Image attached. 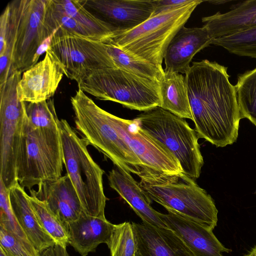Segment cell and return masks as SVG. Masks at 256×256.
<instances>
[{
    "label": "cell",
    "mask_w": 256,
    "mask_h": 256,
    "mask_svg": "<svg viewBox=\"0 0 256 256\" xmlns=\"http://www.w3.org/2000/svg\"><path fill=\"white\" fill-rule=\"evenodd\" d=\"M0 248L8 256H40L32 244L25 242L0 225Z\"/></svg>",
    "instance_id": "32"
},
{
    "label": "cell",
    "mask_w": 256,
    "mask_h": 256,
    "mask_svg": "<svg viewBox=\"0 0 256 256\" xmlns=\"http://www.w3.org/2000/svg\"><path fill=\"white\" fill-rule=\"evenodd\" d=\"M212 38L204 25L201 28L182 26L169 43L164 56L166 70L186 74L195 54L212 44Z\"/></svg>",
    "instance_id": "18"
},
{
    "label": "cell",
    "mask_w": 256,
    "mask_h": 256,
    "mask_svg": "<svg viewBox=\"0 0 256 256\" xmlns=\"http://www.w3.org/2000/svg\"><path fill=\"white\" fill-rule=\"evenodd\" d=\"M54 248L56 256H69L66 248L58 244H56Z\"/></svg>",
    "instance_id": "35"
},
{
    "label": "cell",
    "mask_w": 256,
    "mask_h": 256,
    "mask_svg": "<svg viewBox=\"0 0 256 256\" xmlns=\"http://www.w3.org/2000/svg\"><path fill=\"white\" fill-rule=\"evenodd\" d=\"M112 118L118 131L140 159L144 170L166 174L182 172L178 160L162 144L144 132L134 120H126L112 114Z\"/></svg>",
    "instance_id": "12"
},
{
    "label": "cell",
    "mask_w": 256,
    "mask_h": 256,
    "mask_svg": "<svg viewBox=\"0 0 256 256\" xmlns=\"http://www.w3.org/2000/svg\"><path fill=\"white\" fill-rule=\"evenodd\" d=\"M54 4L82 25L94 38L104 42L116 31L114 28L88 10L80 0H52Z\"/></svg>",
    "instance_id": "24"
},
{
    "label": "cell",
    "mask_w": 256,
    "mask_h": 256,
    "mask_svg": "<svg viewBox=\"0 0 256 256\" xmlns=\"http://www.w3.org/2000/svg\"><path fill=\"white\" fill-rule=\"evenodd\" d=\"M90 12L116 30L132 29L151 17L154 0H80Z\"/></svg>",
    "instance_id": "13"
},
{
    "label": "cell",
    "mask_w": 256,
    "mask_h": 256,
    "mask_svg": "<svg viewBox=\"0 0 256 256\" xmlns=\"http://www.w3.org/2000/svg\"><path fill=\"white\" fill-rule=\"evenodd\" d=\"M212 44L221 46L231 54L256 59V26L214 38Z\"/></svg>",
    "instance_id": "28"
},
{
    "label": "cell",
    "mask_w": 256,
    "mask_h": 256,
    "mask_svg": "<svg viewBox=\"0 0 256 256\" xmlns=\"http://www.w3.org/2000/svg\"><path fill=\"white\" fill-rule=\"evenodd\" d=\"M136 245L134 256H194L172 230L147 222H132Z\"/></svg>",
    "instance_id": "16"
},
{
    "label": "cell",
    "mask_w": 256,
    "mask_h": 256,
    "mask_svg": "<svg viewBox=\"0 0 256 256\" xmlns=\"http://www.w3.org/2000/svg\"><path fill=\"white\" fill-rule=\"evenodd\" d=\"M44 23L50 36L52 34L70 35L95 40L94 37L77 21L56 6L52 0H49Z\"/></svg>",
    "instance_id": "25"
},
{
    "label": "cell",
    "mask_w": 256,
    "mask_h": 256,
    "mask_svg": "<svg viewBox=\"0 0 256 256\" xmlns=\"http://www.w3.org/2000/svg\"><path fill=\"white\" fill-rule=\"evenodd\" d=\"M28 122L35 128L59 130V122L53 99L26 104Z\"/></svg>",
    "instance_id": "29"
},
{
    "label": "cell",
    "mask_w": 256,
    "mask_h": 256,
    "mask_svg": "<svg viewBox=\"0 0 256 256\" xmlns=\"http://www.w3.org/2000/svg\"><path fill=\"white\" fill-rule=\"evenodd\" d=\"M106 244L111 256H134L136 245L132 224L126 222L114 224Z\"/></svg>",
    "instance_id": "30"
},
{
    "label": "cell",
    "mask_w": 256,
    "mask_h": 256,
    "mask_svg": "<svg viewBox=\"0 0 256 256\" xmlns=\"http://www.w3.org/2000/svg\"><path fill=\"white\" fill-rule=\"evenodd\" d=\"M21 74L12 72L0 86V180L8 190L18 183L16 160L26 116V102L17 94Z\"/></svg>",
    "instance_id": "10"
},
{
    "label": "cell",
    "mask_w": 256,
    "mask_h": 256,
    "mask_svg": "<svg viewBox=\"0 0 256 256\" xmlns=\"http://www.w3.org/2000/svg\"><path fill=\"white\" fill-rule=\"evenodd\" d=\"M140 128L166 148L179 162L182 172L196 179L204 165L198 138L184 118L157 106L134 120Z\"/></svg>",
    "instance_id": "6"
},
{
    "label": "cell",
    "mask_w": 256,
    "mask_h": 256,
    "mask_svg": "<svg viewBox=\"0 0 256 256\" xmlns=\"http://www.w3.org/2000/svg\"><path fill=\"white\" fill-rule=\"evenodd\" d=\"M64 75L60 64L46 52L42 60L24 72L17 86L18 98L28 102L50 99Z\"/></svg>",
    "instance_id": "14"
},
{
    "label": "cell",
    "mask_w": 256,
    "mask_h": 256,
    "mask_svg": "<svg viewBox=\"0 0 256 256\" xmlns=\"http://www.w3.org/2000/svg\"><path fill=\"white\" fill-rule=\"evenodd\" d=\"M140 185L148 197L166 210H174L214 230L218 210L211 196L182 172L166 174L145 169Z\"/></svg>",
    "instance_id": "2"
},
{
    "label": "cell",
    "mask_w": 256,
    "mask_h": 256,
    "mask_svg": "<svg viewBox=\"0 0 256 256\" xmlns=\"http://www.w3.org/2000/svg\"><path fill=\"white\" fill-rule=\"evenodd\" d=\"M49 0H15L10 8L6 46L12 52V72H24L37 63V51L50 36L44 23Z\"/></svg>",
    "instance_id": "9"
},
{
    "label": "cell",
    "mask_w": 256,
    "mask_h": 256,
    "mask_svg": "<svg viewBox=\"0 0 256 256\" xmlns=\"http://www.w3.org/2000/svg\"><path fill=\"white\" fill-rule=\"evenodd\" d=\"M194 1V0H154V10L152 16L182 6Z\"/></svg>",
    "instance_id": "33"
},
{
    "label": "cell",
    "mask_w": 256,
    "mask_h": 256,
    "mask_svg": "<svg viewBox=\"0 0 256 256\" xmlns=\"http://www.w3.org/2000/svg\"><path fill=\"white\" fill-rule=\"evenodd\" d=\"M78 86L99 100L116 102L131 110L144 112L161 106L159 81L120 69L96 70Z\"/></svg>",
    "instance_id": "8"
},
{
    "label": "cell",
    "mask_w": 256,
    "mask_h": 256,
    "mask_svg": "<svg viewBox=\"0 0 256 256\" xmlns=\"http://www.w3.org/2000/svg\"><path fill=\"white\" fill-rule=\"evenodd\" d=\"M114 226L106 218L83 211L77 220L68 224L69 244L82 256H86L95 252L100 244H108Z\"/></svg>",
    "instance_id": "20"
},
{
    "label": "cell",
    "mask_w": 256,
    "mask_h": 256,
    "mask_svg": "<svg viewBox=\"0 0 256 256\" xmlns=\"http://www.w3.org/2000/svg\"><path fill=\"white\" fill-rule=\"evenodd\" d=\"M29 200L42 228L54 240L56 244L66 248L69 244L68 224L57 216L44 202L31 196H29Z\"/></svg>",
    "instance_id": "26"
},
{
    "label": "cell",
    "mask_w": 256,
    "mask_h": 256,
    "mask_svg": "<svg viewBox=\"0 0 256 256\" xmlns=\"http://www.w3.org/2000/svg\"><path fill=\"white\" fill-rule=\"evenodd\" d=\"M9 197L15 216L29 241L41 254L54 246V240L39 224L24 188L18 183L9 189Z\"/></svg>",
    "instance_id": "22"
},
{
    "label": "cell",
    "mask_w": 256,
    "mask_h": 256,
    "mask_svg": "<svg viewBox=\"0 0 256 256\" xmlns=\"http://www.w3.org/2000/svg\"><path fill=\"white\" fill-rule=\"evenodd\" d=\"M64 158L60 130L35 128L26 116L16 160V178L29 190L62 176Z\"/></svg>",
    "instance_id": "7"
},
{
    "label": "cell",
    "mask_w": 256,
    "mask_h": 256,
    "mask_svg": "<svg viewBox=\"0 0 256 256\" xmlns=\"http://www.w3.org/2000/svg\"><path fill=\"white\" fill-rule=\"evenodd\" d=\"M108 180L110 186L129 204L142 222L156 227H166L160 216V212L152 207V200L130 173L117 168L110 172Z\"/></svg>",
    "instance_id": "19"
},
{
    "label": "cell",
    "mask_w": 256,
    "mask_h": 256,
    "mask_svg": "<svg viewBox=\"0 0 256 256\" xmlns=\"http://www.w3.org/2000/svg\"><path fill=\"white\" fill-rule=\"evenodd\" d=\"M204 2L194 0L190 4L152 16L132 29L116 30L104 42L118 46L164 72L162 62L169 43L184 26L196 7Z\"/></svg>",
    "instance_id": "4"
},
{
    "label": "cell",
    "mask_w": 256,
    "mask_h": 256,
    "mask_svg": "<svg viewBox=\"0 0 256 256\" xmlns=\"http://www.w3.org/2000/svg\"><path fill=\"white\" fill-rule=\"evenodd\" d=\"M10 8L8 4L2 14L0 18V54L6 48L8 34Z\"/></svg>",
    "instance_id": "34"
},
{
    "label": "cell",
    "mask_w": 256,
    "mask_h": 256,
    "mask_svg": "<svg viewBox=\"0 0 256 256\" xmlns=\"http://www.w3.org/2000/svg\"><path fill=\"white\" fill-rule=\"evenodd\" d=\"M76 128L92 145L120 170L138 176L144 170L140 159L118 131L112 114L78 89L70 99Z\"/></svg>",
    "instance_id": "3"
},
{
    "label": "cell",
    "mask_w": 256,
    "mask_h": 256,
    "mask_svg": "<svg viewBox=\"0 0 256 256\" xmlns=\"http://www.w3.org/2000/svg\"><path fill=\"white\" fill-rule=\"evenodd\" d=\"M212 39L240 32L256 26V0L234 5L230 10L202 18Z\"/></svg>",
    "instance_id": "21"
},
{
    "label": "cell",
    "mask_w": 256,
    "mask_h": 256,
    "mask_svg": "<svg viewBox=\"0 0 256 256\" xmlns=\"http://www.w3.org/2000/svg\"><path fill=\"white\" fill-rule=\"evenodd\" d=\"M235 87L242 118L256 126V68L238 74Z\"/></svg>",
    "instance_id": "27"
},
{
    "label": "cell",
    "mask_w": 256,
    "mask_h": 256,
    "mask_svg": "<svg viewBox=\"0 0 256 256\" xmlns=\"http://www.w3.org/2000/svg\"><path fill=\"white\" fill-rule=\"evenodd\" d=\"M0 225L25 242L31 244L15 216L10 202L9 190L6 188L1 180H0Z\"/></svg>",
    "instance_id": "31"
},
{
    "label": "cell",
    "mask_w": 256,
    "mask_h": 256,
    "mask_svg": "<svg viewBox=\"0 0 256 256\" xmlns=\"http://www.w3.org/2000/svg\"><path fill=\"white\" fill-rule=\"evenodd\" d=\"M160 212L166 226L174 232L194 256H224L232 250L226 248L214 234L213 230L188 218L174 210Z\"/></svg>",
    "instance_id": "15"
},
{
    "label": "cell",
    "mask_w": 256,
    "mask_h": 256,
    "mask_svg": "<svg viewBox=\"0 0 256 256\" xmlns=\"http://www.w3.org/2000/svg\"><path fill=\"white\" fill-rule=\"evenodd\" d=\"M245 256H256V245Z\"/></svg>",
    "instance_id": "37"
},
{
    "label": "cell",
    "mask_w": 256,
    "mask_h": 256,
    "mask_svg": "<svg viewBox=\"0 0 256 256\" xmlns=\"http://www.w3.org/2000/svg\"><path fill=\"white\" fill-rule=\"evenodd\" d=\"M227 70L216 62L204 60L193 62L184 76L194 130L198 138L216 147L236 140L242 118L236 87Z\"/></svg>",
    "instance_id": "1"
},
{
    "label": "cell",
    "mask_w": 256,
    "mask_h": 256,
    "mask_svg": "<svg viewBox=\"0 0 256 256\" xmlns=\"http://www.w3.org/2000/svg\"><path fill=\"white\" fill-rule=\"evenodd\" d=\"M38 186L37 190H30V196L44 202L64 223L76 220L84 211L78 196L67 174L55 180L42 182Z\"/></svg>",
    "instance_id": "17"
},
{
    "label": "cell",
    "mask_w": 256,
    "mask_h": 256,
    "mask_svg": "<svg viewBox=\"0 0 256 256\" xmlns=\"http://www.w3.org/2000/svg\"><path fill=\"white\" fill-rule=\"evenodd\" d=\"M54 246L49 248L40 254V256H56Z\"/></svg>",
    "instance_id": "36"
},
{
    "label": "cell",
    "mask_w": 256,
    "mask_h": 256,
    "mask_svg": "<svg viewBox=\"0 0 256 256\" xmlns=\"http://www.w3.org/2000/svg\"><path fill=\"white\" fill-rule=\"evenodd\" d=\"M59 130L64 164L84 212L92 216L106 218V198L103 187L104 170L89 154L87 140L80 138L66 120H60Z\"/></svg>",
    "instance_id": "5"
},
{
    "label": "cell",
    "mask_w": 256,
    "mask_h": 256,
    "mask_svg": "<svg viewBox=\"0 0 256 256\" xmlns=\"http://www.w3.org/2000/svg\"><path fill=\"white\" fill-rule=\"evenodd\" d=\"M159 83L160 107L182 118L192 120L185 76L164 70Z\"/></svg>",
    "instance_id": "23"
},
{
    "label": "cell",
    "mask_w": 256,
    "mask_h": 256,
    "mask_svg": "<svg viewBox=\"0 0 256 256\" xmlns=\"http://www.w3.org/2000/svg\"><path fill=\"white\" fill-rule=\"evenodd\" d=\"M0 256H8L1 248H0Z\"/></svg>",
    "instance_id": "38"
},
{
    "label": "cell",
    "mask_w": 256,
    "mask_h": 256,
    "mask_svg": "<svg viewBox=\"0 0 256 256\" xmlns=\"http://www.w3.org/2000/svg\"><path fill=\"white\" fill-rule=\"evenodd\" d=\"M46 52L60 64L64 75L77 83L96 70L112 68L102 42L74 36L52 34Z\"/></svg>",
    "instance_id": "11"
}]
</instances>
